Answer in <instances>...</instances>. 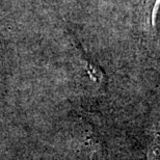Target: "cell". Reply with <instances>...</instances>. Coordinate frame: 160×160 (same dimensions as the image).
<instances>
[{
  "instance_id": "cell-1",
  "label": "cell",
  "mask_w": 160,
  "mask_h": 160,
  "mask_svg": "<svg viewBox=\"0 0 160 160\" xmlns=\"http://www.w3.org/2000/svg\"><path fill=\"white\" fill-rule=\"evenodd\" d=\"M160 8V0H155L154 4L152 6V12H151V17H150V23L153 29L156 28V19H157V15Z\"/></svg>"
},
{
  "instance_id": "cell-2",
  "label": "cell",
  "mask_w": 160,
  "mask_h": 160,
  "mask_svg": "<svg viewBox=\"0 0 160 160\" xmlns=\"http://www.w3.org/2000/svg\"><path fill=\"white\" fill-rule=\"evenodd\" d=\"M150 154H152L151 160H160V138L159 137L155 142V145L153 147L152 151L150 152Z\"/></svg>"
}]
</instances>
